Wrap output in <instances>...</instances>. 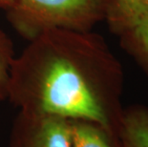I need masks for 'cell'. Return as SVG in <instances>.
<instances>
[{
    "instance_id": "cell-2",
    "label": "cell",
    "mask_w": 148,
    "mask_h": 147,
    "mask_svg": "<svg viewBox=\"0 0 148 147\" xmlns=\"http://www.w3.org/2000/svg\"><path fill=\"white\" fill-rule=\"evenodd\" d=\"M111 0H14L7 18L28 41L52 30L92 32L105 20Z\"/></svg>"
},
{
    "instance_id": "cell-8",
    "label": "cell",
    "mask_w": 148,
    "mask_h": 147,
    "mask_svg": "<svg viewBox=\"0 0 148 147\" xmlns=\"http://www.w3.org/2000/svg\"><path fill=\"white\" fill-rule=\"evenodd\" d=\"M148 17V0H111L105 20L107 22Z\"/></svg>"
},
{
    "instance_id": "cell-7",
    "label": "cell",
    "mask_w": 148,
    "mask_h": 147,
    "mask_svg": "<svg viewBox=\"0 0 148 147\" xmlns=\"http://www.w3.org/2000/svg\"><path fill=\"white\" fill-rule=\"evenodd\" d=\"M14 47L11 37L0 29V102L8 101L14 61Z\"/></svg>"
},
{
    "instance_id": "cell-4",
    "label": "cell",
    "mask_w": 148,
    "mask_h": 147,
    "mask_svg": "<svg viewBox=\"0 0 148 147\" xmlns=\"http://www.w3.org/2000/svg\"><path fill=\"white\" fill-rule=\"evenodd\" d=\"M121 45L148 72V17L107 22Z\"/></svg>"
},
{
    "instance_id": "cell-5",
    "label": "cell",
    "mask_w": 148,
    "mask_h": 147,
    "mask_svg": "<svg viewBox=\"0 0 148 147\" xmlns=\"http://www.w3.org/2000/svg\"><path fill=\"white\" fill-rule=\"evenodd\" d=\"M118 139L121 147H148V110L135 107L123 110Z\"/></svg>"
},
{
    "instance_id": "cell-1",
    "label": "cell",
    "mask_w": 148,
    "mask_h": 147,
    "mask_svg": "<svg viewBox=\"0 0 148 147\" xmlns=\"http://www.w3.org/2000/svg\"><path fill=\"white\" fill-rule=\"evenodd\" d=\"M122 83L121 64L101 36L52 30L15 57L8 101L21 112L90 121L119 143Z\"/></svg>"
},
{
    "instance_id": "cell-9",
    "label": "cell",
    "mask_w": 148,
    "mask_h": 147,
    "mask_svg": "<svg viewBox=\"0 0 148 147\" xmlns=\"http://www.w3.org/2000/svg\"><path fill=\"white\" fill-rule=\"evenodd\" d=\"M14 0H0V9L3 10H8L14 3Z\"/></svg>"
},
{
    "instance_id": "cell-3",
    "label": "cell",
    "mask_w": 148,
    "mask_h": 147,
    "mask_svg": "<svg viewBox=\"0 0 148 147\" xmlns=\"http://www.w3.org/2000/svg\"><path fill=\"white\" fill-rule=\"evenodd\" d=\"M8 147H72L71 120L18 111Z\"/></svg>"
},
{
    "instance_id": "cell-6",
    "label": "cell",
    "mask_w": 148,
    "mask_h": 147,
    "mask_svg": "<svg viewBox=\"0 0 148 147\" xmlns=\"http://www.w3.org/2000/svg\"><path fill=\"white\" fill-rule=\"evenodd\" d=\"M72 147H121L101 127L90 121L71 120Z\"/></svg>"
}]
</instances>
